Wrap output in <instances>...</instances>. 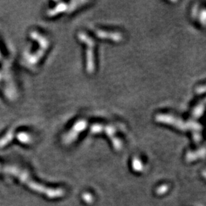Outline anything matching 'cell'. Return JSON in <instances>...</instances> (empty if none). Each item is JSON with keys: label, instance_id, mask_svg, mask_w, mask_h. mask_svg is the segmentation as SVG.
I'll use <instances>...</instances> for the list:
<instances>
[{"label": "cell", "instance_id": "obj_1", "mask_svg": "<svg viewBox=\"0 0 206 206\" xmlns=\"http://www.w3.org/2000/svg\"><path fill=\"white\" fill-rule=\"evenodd\" d=\"M0 173L15 177L21 182L26 184L31 190L49 198H58L64 195V191L62 189L51 188L37 182L32 178L27 170L17 165L0 163Z\"/></svg>", "mask_w": 206, "mask_h": 206}]
</instances>
